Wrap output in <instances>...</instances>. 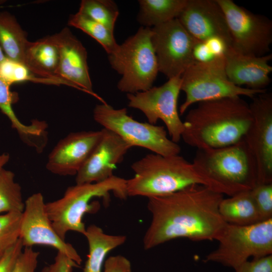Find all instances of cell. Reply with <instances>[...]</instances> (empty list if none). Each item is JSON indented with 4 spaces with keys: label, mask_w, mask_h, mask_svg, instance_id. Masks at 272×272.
Returning <instances> with one entry per match:
<instances>
[{
    "label": "cell",
    "mask_w": 272,
    "mask_h": 272,
    "mask_svg": "<svg viewBox=\"0 0 272 272\" xmlns=\"http://www.w3.org/2000/svg\"><path fill=\"white\" fill-rule=\"evenodd\" d=\"M223 194L194 184L179 191L148 198L152 220L143 238L148 250L170 240H217L227 223L219 212Z\"/></svg>",
    "instance_id": "1"
},
{
    "label": "cell",
    "mask_w": 272,
    "mask_h": 272,
    "mask_svg": "<svg viewBox=\"0 0 272 272\" xmlns=\"http://www.w3.org/2000/svg\"><path fill=\"white\" fill-rule=\"evenodd\" d=\"M252 120L249 105L240 97L200 102L188 111L181 139L198 150L229 146L243 138Z\"/></svg>",
    "instance_id": "2"
},
{
    "label": "cell",
    "mask_w": 272,
    "mask_h": 272,
    "mask_svg": "<svg viewBox=\"0 0 272 272\" xmlns=\"http://www.w3.org/2000/svg\"><path fill=\"white\" fill-rule=\"evenodd\" d=\"M134 176L126 180L127 196L148 198L170 194L194 184L231 196L238 191L213 178L200 165L179 155H147L131 166Z\"/></svg>",
    "instance_id": "3"
},
{
    "label": "cell",
    "mask_w": 272,
    "mask_h": 272,
    "mask_svg": "<svg viewBox=\"0 0 272 272\" xmlns=\"http://www.w3.org/2000/svg\"><path fill=\"white\" fill-rule=\"evenodd\" d=\"M126 179L115 175L99 182L76 184L68 187L61 198L45 203L46 211L57 234L64 240L71 231L84 235L85 214L94 213L99 208L98 202L91 201L102 197L107 202L111 192L119 199H126Z\"/></svg>",
    "instance_id": "4"
},
{
    "label": "cell",
    "mask_w": 272,
    "mask_h": 272,
    "mask_svg": "<svg viewBox=\"0 0 272 272\" xmlns=\"http://www.w3.org/2000/svg\"><path fill=\"white\" fill-rule=\"evenodd\" d=\"M151 33V28L141 27L108 55L111 67L121 75L117 85L120 92L134 94L152 87L159 69Z\"/></svg>",
    "instance_id": "5"
},
{
    "label": "cell",
    "mask_w": 272,
    "mask_h": 272,
    "mask_svg": "<svg viewBox=\"0 0 272 272\" xmlns=\"http://www.w3.org/2000/svg\"><path fill=\"white\" fill-rule=\"evenodd\" d=\"M181 78V91L185 94L179 108L181 115L200 102L241 96L252 98L266 92L237 86L230 82L225 71L224 55L206 62L195 61Z\"/></svg>",
    "instance_id": "6"
},
{
    "label": "cell",
    "mask_w": 272,
    "mask_h": 272,
    "mask_svg": "<svg viewBox=\"0 0 272 272\" xmlns=\"http://www.w3.org/2000/svg\"><path fill=\"white\" fill-rule=\"evenodd\" d=\"M219 246L205 262L235 269L249 258L272 255V218L250 225L227 224L217 240Z\"/></svg>",
    "instance_id": "7"
},
{
    "label": "cell",
    "mask_w": 272,
    "mask_h": 272,
    "mask_svg": "<svg viewBox=\"0 0 272 272\" xmlns=\"http://www.w3.org/2000/svg\"><path fill=\"white\" fill-rule=\"evenodd\" d=\"M93 117L96 122L117 134L131 147H142L162 156L180 153V147L168 138L164 126L139 122L127 114L125 108L115 109L106 102L102 103L95 107Z\"/></svg>",
    "instance_id": "8"
},
{
    "label": "cell",
    "mask_w": 272,
    "mask_h": 272,
    "mask_svg": "<svg viewBox=\"0 0 272 272\" xmlns=\"http://www.w3.org/2000/svg\"><path fill=\"white\" fill-rule=\"evenodd\" d=\"M193 161L213 178L238 191L257 184L256 164L243 139L227 147L198 150Z\"/></svg>",
    "instance_id": "9"
},
{
    "label": "cell",
    "mask_w": 272,
    "mask_h": 272,
    "mask_svg": "<svg viewBox=\"0 0 272 272\" xmlns=\"http://www.w3.org/2000/svg\"><path fill=\"white\" fill-rule=\"evenodd\" d=\"M222 8L232 39L231 47L241 53L260 56L268 54L272 43V22L232 0H216Z\"/></svg>",
    "instance_id": "10"
},
{
    "label": "cell",
    "mask_w": 272,
    "mask_h": 272,
    "mask_svg": "<svg viewBox=\"0 0 272 272\" xmlns=\"http://www.w3.org/2000/svg\"><path fill=\"white\" fill-rule=\"evenodd\" d=\"M151 42L159 72L168 79L181 76L195 61L193 49L199 42L176 18L151 28Z\"/></svg>",
    "instance_id": "11"
},
{
    "label": "cell",
    "mask_w": 272,
    "mask_h": 272,
    "mask_svg": "<svg viewBox=\"0 0 272 272\" xmlns=\"http://www.w3.org/2000/svg\"><path fill=\"white\" fill-rule=\"evenodd\" d=\"M181 77L168 79L162 85L152 87L145 91L127 94L128 106L141 111L149 123L155 125L161 120L171 140L176 143L181 140L184 128L177 108Z\"/></svg>",
    "instance_id": "12"
},
{
    "label": "cell",
    "mask_w": 272,
    "mask_h": 272,
    "mask_svg": "<svg viewBox=\"0 0 272 272\" xmlns=\"http://www.w3.org/2000/svg\"><path fill=\"white\" fill-rule=\"evenodd\" d=\"M252 99V120L243 139L256 164L257 184L272 183V95L265 92Z\"/></svg>",
    "instance_id": "13"
},
{
    "label": "cell",
    "mask_w": 272,
    "mask_h": 272,
    "mask_svg": "<svg viewBox=\"0 0 272 272\" xmlns=\"http://www.w3.org/2000/svg\"><path fill=\"white\" fill-rule=\"evenodd\" d=\"M20 239L24 247H32L34 245L50 246L78 265L82 262V258L75 248L61 239L55 231L40 192L32 194L25 201Z\"/></svg>",
    "instance_id": "14"
},
{
    "label": "cell",
    "mask_w": 272,
    "mask_h": 272,
    "mask_svg": "<svg viewBox=\"0 0 272 272\" xmlns=\"http://www.w3.org/2000/svg\"><path fill=\"white\" fill-rule=\"evenodd\" d=\"M177 19L199 42L218 38L228 47L232 39L224 12L216 0H187Z\"/></svg>",
    "instance_id": "15"
},
{
    "label": "cell",
    "mask_w": 272,
    "mask_h": 272,
    "mask_svg": "<svg viewBox=\"0 0 272 272\" xmlns=\"http://www.w3.org/2000/svg\"><path fill=\"white\" fill-rule=\"evenodd\" d=\"M51 36L59 52L57 77L69 83L73 87L94 96L102 103H105L93 91L87 52L81 41L67 27Z\"/></svg>",
    "instance_id": "16"
},
{
    "label": "cell",
    "mask_w": 272,
    "mask_h": 272,
    "mask_svg": "<svg viewBox=\"0 0 272 272\" xmlns=\"http://www.w3.org/2000/svg\"><path fill=\"white\" fill-rule=\"evenodd\" d=\"M101 131L99 141L76 175V184L99 182L111 177L131 148L113 131L104 128Z\"/></svg>",
    "instance_id": "17"
},
{
    "label": "cell",
    "mask_w": 272,
    "mask_h": 272,
    "mask_svg": "<svg viewBox=\"0 0 272 272\" xmlns=\"http://www.w3.org/2000/svg\"><path fill=\"white\" fill-rule=\"evenodd\" d=\"M101 134V130L70 133L60 140L51 150L46 162V169L58 175H76Z\"/></svg>",
    "instance_id": "18"
},
{
    "label": "cell",
    "mask_w": 272,
    "mask_h": 272,
    "mask_svg": "<svg viewBox=\"0 0 272 272\" xmlns=\"http://www.w3.org/2000/svg\"><path fill=\"white\" fill-rule=\"evenodd\" d=\"M228 78L234 85L256 90H266L270 82L272 54L256 56L244 54L228 47L224 53Z\"/></svg>",
    "instance_id": "19"
},
{
    "label": "cell",
    "mask_w": 272,
    "mask_h": 272,
    "mask_svg": "<svg viewBox=\"0 0 272 272\" xmlns=\"http://www.w3.org/2000/svg\"><path fill=\"white\" fill-rule=\"evenodd\" d=\"M10 86L0 76V109L22 141L37 152H41L47 144V124L44 121L34 120L30 124L26 125L19 120L12 106L18 99L17 95L11 91Z\"/></svg>",
    "instance_id": "20"
},
{
    "label": "cell",
    "mask_w": 272,
    "mask_h": 272,
    "mask_svg": "<svg viewBox=\"0 0 272 272\" xmlns=\"http://www.w3.org/2000/svg\"><path fill=\"white\" fill-rule=\"evenodd\" d=\"M59 61L57 46L51 36L35 42L28 41L25 50L26 67L34 75L53 79L72 87L57 76Z\"/></svg>",
    "instance_id": "21"
},
{
    "label": "cell",
    "mask_w": 272,
    "mask_h": 272,
    "mask_svg": "<svg viewBox=\"0 0 272 272\" xmlns=\"http://www.w3.org/2000/svg\"><path fill=\"white\" fill-rule=\"evenodd\" d=\"M219 212L228 224L245 226L263 221L250 190H242L224 198L219 205Z\"/></svg>",
    "instance_id": "22"
},
{
    "label": "cell",
    "mask_w": 272,
    "mask_h": 272,
    "mask_svg": "<svg viewBox=\"0 0 272 272\" xmlns=\"http://www.w3.org/2000/svg\"><path fill=\"white\" fill-rule=\"evenodd\" d=\"M89 245V254L83 272H102L106 255L110 251L123 244L126 237L124 235L106 234L99 227L91 225L84 235Z\"/></svg>",
    "instance_id": "23"
},
{
    "label": "cell",
    "mask_w": 272,
    "mask_h": 272,
    "mask_svg": "<svg viewBox=\"0 0 272 272\" xmlns=\"http://www.w3.org/2000/svg\"><path fill=\"white\" fill-rule=\"evenodd\" d=\"M27 34L11 14L0 11V46L6 57L26 66Z\"/></svg>",
    "instance_id": "24"
},
{
    "label": "cell",
    "mask_w": 272,
    "mask_h": 272,
    "mask_svg": "<svg viewBox=\"0 0 272 272\" xmlns=\"http://www.w3.org/2000/svg\"><path fill=\"white\" fill-rule=\"evenodd\" d=\"M187 0H139L137 20L142 27L153 28L176 19Z\"/></svg>",
    "instance_id": "25"
},
{
    "label": "cell",
    "mask_w": 272,
    "mask_h": 272,
    "mask_svg": "<svg viewBox=\"0 0 272 272\" xmlns=\"http://www.w3.org/2000/svg\"><path fill=\"white\" fill-rule=\"evenodd\" d=\"M68 24L81 30L96 40L108 55L114 52L118 47L113 31L84 14L78 12L71 15Z\"/></svg>",
    "instance_id": "26"
},
{
    "label": "cell",
    "mask_w": 272,
    "mask_h": 272,
    "mask_svg": "<svg viewBox=\"0 0 272 272\" xmlns=\"http://www.w3.org/2000/svg\"><path fill=\"white\" fill-rule=\"evenodd\" d=\"M24 207L22 188L14 173L3 168L0 171V214L22 213Z\"/></svg>",
    "instance_id": "27"
},
{
    "label": "cell",
    "mask_w": 272,
    "mask_h": 272,
    "mask_svg": "<svg viewBox=\"0 0 272 272\" xmlns=\"http://www.w3.org/2000/svg\"><path fill=\"white\" fill-rule=\"evenodd\" d=\"M78 12L113 32L119 14L117 5L112 0H83Z\"/></svg>",
    "instance_id": "28"
},
{
    "label": "cell",
    "mask_w": 272,
    "mask_h": 272,
    "mask_svg": "<svg viewBox=\"0 0 272 272\" xmlns=\"http://www.w3.org/2000/svg\"><path fill=\"white\" fill-rule=\"evenodd\" d=\"M21 212L0 214V253L12 246L20 239L22 220Z\"/></svg>",
    "instance_id": "29"
},
{
    "label": "cell",
    "mask_w": 272,
    "mask_h": 272,
    "mask_svg": "<svg viewBox=\"0 0 272 272\" xmlns=\"http://www.w3.org/2000/svg\"><path fill=\"white\" fill-rule=\"evenodd\" d=\"M0 76L10 85L27 81L50 84L53 83L51 79L35 77L25 66L7 58L0 64Z\"/></svg>",
    "instance_id": "30"
},
{
    "label": "cell",
    "mask_w": 272,
    "mask_h": 272,
    "mask_svg": "<svg viewBox=\"0 0 272 272\" xmlns=\"http://www.w3.org/2000/svg\"><path fill=\"white\" fill-rule=\"evenodd\" d=\"M250 192L262 220L272 218V183L256 184Z\"/></svg>",
    "instance_id": "31"
},
{
    "label": "cell",
    "mask_w": 272,
    "mask_h": 272,
    "mask_svg": "<svg viewBox=\"0 0 272 272\" xmlns=\"http://www.w3.org/2000/svg\"><path fill=\"white\" fill-rule=\"evenodd\" d=\"M39 255L32 247H24L12 272H35Z\"/></svg>",
    "instance_id": "32"
},
{
    "label": "cell",
    "mask_w": 272,
    "mask_h": 272,
    "mask_svg": "<svg viewBox=\"0 0 272 272\" xmlns=\"http://www.w3.org/2000/svg\"><path fill=\"white\" fill-rule=\"evenodd\" d=\"M234 270L235 272H272V255L248 260Z\"/></svg>",
    "instance_id": "33"
},
{
    "label": "cell",
    "mask_w": 272,
    "mask_h": 272,
    "mask_svg": "<svg viewBox=\"0 0 272 272\" xmlns=\"http://www.w3.org/2000/svg\"><path fill=\"white\" fill-rule=\"evenodd\" d=\"M24 246L19 239L12 246L6 250L0 258V272H12Z\"/></svg>",
    "instance_id": "34"
},
{
    "label": "cell",
    "mask_w": 272,
    "mask_h": 272,
    "mask_svg": "<svg viewBox=\"0 0 272 272\" xmlns=\"http://www.w3.org/2000/svg\"><path fill=\"white\" fill-rule=\"evenodd\" d=\"M104 272H131V264L123 256H110L105 262Z\"/></svg>",
    "instance_id": "35"
},
{
    "label": "cell",
    "mask_w": 272,
    "mask_h": 272,
    "mask_svg": "<svg viewBox=\"0 0 272 272\" xmlns=\"http://www.w3.org/2000/svg\"><path fill=\"white\" fill-rule=\"evenodd\" d=\"M193 56L195 60L199 62L208 61L216 57L205 42H198L195 45Z\"/></svg>",
    "instance_id": "36"
},
{
    "label": "cell",
    "mask_w": 272,
    "mask_h": 272,
    "mask_svg": "<svg viewBox=\"0 0 272 272\" xmlns=\"http://www.w3.org/2000/svg\"><path fill=\"white\" fill-rule=\"evenodd\" d=\"M57 264V272H73L74 267H79L76 263L58 252L55 258Z\"/></svg>",
    "instance_id": "37"
},
{
    "label": "cell",
    "mask_w": 272,
    "mask_h": 272,
    "mask_svg": "<svg viewBox=\"0 0 272 272\" xmlns=\"http://www.w3.org/2000/svg\"><path fill=\"white\" fill-rule=\"evenodd\" d=\"M205 43L215 56L224 55L226 49L228 48L223 40L218 38L209 39Z\"/></svg>",
    "instance_id": "38"
},
{
    "label": "cell",
    "mask_w": 272,
    "mask_h": 272,
    "mask_svg": "<svg viewBox=\"0 0 272 272\" xmlns=\"http://www.w3.org/2000/svg\"><path fill=\"white\" fill-rule=\"evenodd\" d=\"M10 155L7 153H0V171L4 168L5 166L10 160Z\"/></svg>",
    "instance_id": "39"
},
{
    "label": "cell",
    "mask_w": 272,
    "mask_h": 272,
    "mask_svg": "<svg viewBox=\"0 0 272 272\" xmlns=\"http://www.w3.org/2000/svg\"><path fill=\"white\" fill-rule=\"evenodd\" d=\"M57 264L55 261L53 263L44 267L41 272H57Z\"/></svg>",
    "instance_id": "40"
},
{
    "label": "cell",
    "mask_w": 272,
    "mask_h": 272,
    "mask_svg": "<svg viewBox=\"0 0 272 272\" xmlns=\"http://www.w3.org/2000/svg\"><path fill=\"white\" fill-rule=\"evenodd\" d=\"M6 58L7 57H6L4 52H3L2 48L0 46V64L3 61H4L6 59Z\"/></svg>",
    "instance_id": "41"
},
{
    "label": "cell",
    "mask_w": 272,
    "mask_h": 272,
    "mask_svg": "<svg viewBox=\"0 0 272 272\" xmlns=\"http://www.w3.org/2000/svg\"><path fill=\"white\" fill-rule=\"evenodd\" d=\"M3 3L2 1H0V4Z\"/></svg>",
    "instance_id": "42"
},
{
    "label": "cell",
    "mask_w": 272,
    "mask_h": 272,
    "mask_svg": "<svg viewBox=\"0 0 272 272\" xmlns=\"http://www.w3.org/2000/svg\"><path fill=\"white\" fill-rule=\"evenodd\" d=\"M2 254H1V253H0V258H1V256H2Z\"/></svg>",
    "instance_id": "43"
}]
</instances>
